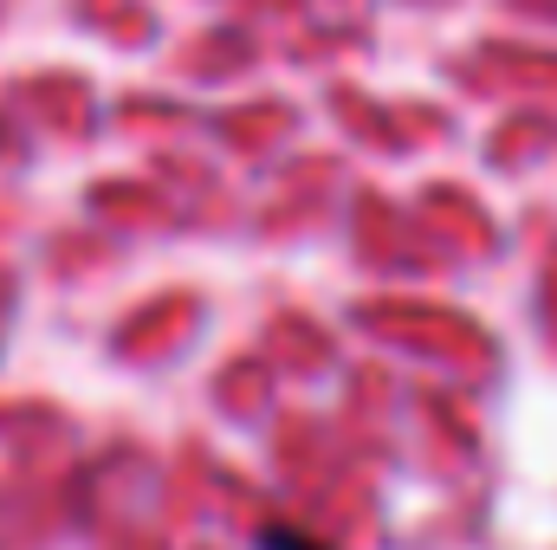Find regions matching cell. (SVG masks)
<instances>
[{
	"label": "cell",
	"instance_id": "1",
	"mask_svg": "<svg viewBox=\"0 0 557 550\" xmlns=\"http://www.w3.org/2000/svg\"><path fill=\"white\" fill-rule=\"evenodd\" d=\"M260 550H324L318 538H298V532H285V525H273V532H260Z\"/></svg>",
	"mask_w": 557,
	"mask_h": 550
}]
</instances>
